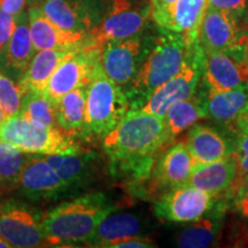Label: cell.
Masks as SVG:
<instances>
[{
  "instance_id": "1",
  "label": "cell",
  "mask_w": 248,
  "mask_h": 248,
  "mask_svg": "<svg viewBox=\"0 0 248 248\" xmlns=\"http://www.w3.org/2000/svg\"><path fill=\"white\" fill-rule=\"evenodd\" d=\"M169 142L163 117L141 109H129L102 138V147L114 177L140 183L150 178L159 152Z\"/></svg>"
},
{
  "instance_id": "2",
  "label": "cell",
  "mask_w": 248,
  "mask_h": 248,
  "mask_svg": "<svg viewBox=\"0 0 248 248\" xmlns=\"http://www.w3.org/2000/svg\"><path fill=\"white\" fill-rule=\"evenodd\" d=\"M150 51L124 92L130 109H139L155 90L175 76L192 57L199 42H191L181 33L157 28Z\"/></svg>"
},
{
  "instance_id": "3",
  "label": "cell",
  "mask_w": 248,
  "mask_h": 248,
  "mask_svg": "<svg viewBox=\"0 0 248 248\" xmlns=\"http://www.w3.org/2000/svg\"><path fill=\"white\" fill-rule=\"evenodd\" d=\"M116 209L109 198L101 192L64 201L43 216L45 243L53 246L86 243L101 219Z\"/></svg>"
},
{
  "instance_id": "4",
  "label": "cell",
  "mask_w": 248,
  "mask_h": 248,
  "mask_svg": "<svg viewBox=\"0 0 248 248\" xmlns=\"http://www.w3.org/2000/svg\"><path fill=\"white\" fill-rule=\"evenodd\" d=\"M129 109V99L122 86L108 78L99 61L86 86L85 123L82 133L102 139Z\"/></svg>"
},
{
  "instance_id": "5",
  "label": "cell",
  "mask_w": 248,
  "mask_h": 248,
  "mask_svg": "<svg viewBox=\"0 0 248 248\" xmlns=\"http://www.w3.org/2000/svg\"><path fill=\"white\" fill-rule=\"evenodd\" d=\"M0 141L8 142L24 154H73L80 147L59 126L40 129L20 115L7 117L0 124Z\"/></svg>"
},
{
  "instance_id": "6",
  "label": "cell",
  "mask_w": 248,
  "mask_h": 248,
  "mask_svg": "<svg viewBox=\"0 0 248 248\" xmlns=\"http://www.w3.org/2000/svg\"><path fill=\"white\" fill-rule=\"evenodd\" d=\"M152 21L151 0H107L100 22L91 31L95 47L144 32Z\"/></svg>"
},
{
  "instance_id": "7",
  "label": "cell",
  "mask_w": 248,
  "mask_h": 248,
  "mask_svg": "<svg viewBox=\"0 0 248 248\" xmlns=\"http://www.w3.org/2000/svg\"><path fill=\"white\" fill-rule=\"evenodd\" d=\"M248 28L229 13L207 7L201 21L198 42L204 54L228 53L244 62Z\"/></svg>"
},
{
  "instance_id": "8",
  "label": "cell",
  "mask_w": 248,
  "mask_h": 248,
  "mask_svg": "<svg viewBox=\"0 0 248 248\" xmlns=\"http://www.w3.org/2000/svg\"><path fill=\"white\" fill-rule=\"evenodd\" d=\"M146 31L101 46L99 60L102 70L120 86H126L131 82L150 51L155 35L146 33Z\"/></svg>"
},
{
  "instance_id": "9",
  "label": "cell",
  "mask_w": 248,
  "mask_h": 248,
  "mask_svg": "<svg viewBox=\"0 0 248 248\" xmlns=\"http://www.w3.org/2000/svg\"><path fill=\"white\" fill-rule=\"evenodd\" d=\"M43 215L26 201H0V235L12 247L31 248L45 243L42 228Z\"/></svg>"
},
{
  "instance_id": "10",
  "label": "cell",
  "mask_w": 248,
  "mask_h": 248,
  "mask_svg": "<svg viewBox=\"0 0 248 248\" xmlns=\"http://www.w3.org/2000/svg\"><path fill=\"white\" fill-rule=\"evenodd\" d=\"M203 60L204 53L200 45H198L184 67L155 90L139 109L152 115L164 117L176 102L193 97L200 84Z\"/></svg>"
},
{
  "instance_id": "11",
  "label": "cell",
  "mask_w": 248,
  "mask_h": 248,
  "mask_svg": "<svg viewBox=\"0 0 248 248\" xmlns=\"http://www.w3.org/2000/svg\"><path fill=\"white\" fill-rule=\"evenodd\" d=\"M99 57L100 48L91 45L71 52L59 64L44 90V94L54 106L66 93L88 86L100 61Z\"/></svg>"
},
{
  "instance_id": "12",
  "label": "cell",
  "mask_w": 248,
  "mask_h": 248,
  "mask_svg": "<svg viewBox=\"0 0 248 248\" xmlns=\"http://www.w3.org/2000/svg\"><path fill=\"white\" fill-rule=\"evenodd\" d=\"M217 197L193 186L177 185L157 198L154 212L164 221L190 223L208 213L216 203Z\"/></svg>"
},
{
  "instance_id": "13",
  "label": "cell",
  "mask_w": 248,
  "mask_h": 248,
  "mask_svg": "<svg viewBox=\"0 0 248 248\" xmlns=\"http://www.w3.org/2000/svg\"><path fill=\"white\" fill-rule=\"evenodd\" d=\"M107 0H43L46 16L62 29L91 33L100 22Z\"/></svg>"
},
{
  "instance_id": "14",
  "label": "cell",
  "mask_w": 248,
  "mask_h": 248,
  "mask_svg": "<svg viewBox=\"0 0 248 248\" xmlns=\"http://www.w3.org/2000/svg\"><path fill=\"white\" fill-rule=\"evenodd\" d=\"M28 22L36 52L42 49L77 51L86 46H93L90 33L62 29L43 13L38 5L30 6L28 9Z\"/></svg>"
},
{
  "instance_id": "15",
  "label": "cell",
  "mask_w": 248,
  "mask_h": 248,
  "mask_svg": "<svg viewBox=\"0 0 248 248\" xmlns=\"http://www.w3.org/2000/svg\"><path fill=\"white\" fill-rule=\"evenodd\" d=\"M15 185L21 194L33 201L58 199L71 190L44 156L28 159Z\"/></svg>"
},
{
  "instance_id": "16",
  "label": "cell",
  "mask_w": 248,
  "mask_h": 248,
  "mask_svg": "<svg viewBox=\"0 0 248 248\" xmlns=\"http://www.w3.org/2000/svg\"><path fill=\"white\" fill-rule=\"evenodd\" d=\"M194 163L185 144H176L157 156L150 178V192L157 198L177 185L184 184Z\"/></svg>"
},
{
  "instance_id": "17",
  "label": "cell",
  "mask_w": 248,
  "mask_h": 248,
  "mask_svg": "<svg viewBox=\"0 0 248 248\" xmlns=\"http://www.w3.org/2000/svg\"><path fill=\"white\" fill-rule=\"evenodd\" d=\"M207 9V0H176L159 11H152V21L157 28L198 42L199 28Z\"/></svg>"
},
{
  "instance_id": "18",
  "label": "cell",
  "mask_w": 248,
  "mask_h": 248,
  "mask_svg": "<svg viewBox=\"0 0 248 248\" xmlns=\"http://www.w3.org/2000/svg\"><path fill=\"white\" fill-rule=\"evenodd\" d=\"M35 53L28 22V12L22 11L15 16L13 35L0 48V71L17 84Z\"/></svg>"
},
{
  "instance_id": "19",
  "label": "cell",
  "mask_w": 248,
  "mask_h": 248,
  "mask_svg": "<svg viewBox=\"0 0 248 248\" xmlns=\"http://www.w3.org/2000/svg\"><path fill=\"white\" fill-rule=\"evenodd\" d=\"M246 70L244 62L228 53L204 54L200 83L206 91L245 89Z\"/></svg>"
},
{
  "instance_id": "20",
  "label": "cell",
  "mask_w": 248,
  "mask_h": 248,
  "mask_svg": "<svg viewBox=\"0 0 248 248\" xmlns=\"http://www.w3.org/2000/svg\"><path fill=\"white\" fill-rule=\"evenodd\" d=\"M185 146L195 168L230 156L233 153L234 139L229 138L221 130L213 126L194 124L188 131Z\"/></svg>"
},
{
  "instance_id": "21",
  "label": "cell",
  "mask_w": 248,
  "mask_h": 248,
  "mask_svg": "<svg viewBox=\"0 0 248 248\" xmlns=\"http://www.w3.org/2000/svg\"><path fill=\"white\" fill-rule=\"evenodd\" d=\"M237 177V160L231 154L224 159L201 164L192 170L184 184L219 195L230 187Z\"/></svg>"
},
{
  "instance_id": "22",
  "label": "cell",
  "mask_w": 248,
  "mask_h": 248,
  "mask_svg": "<svg viewBox=\"0 0 248 248\" xmlns=\"http://www.w3.org/2000/svg\"><path fill=\"white\" fill-rule=\"evenodd\" d=\"M225 207L223 201L217 200L208 213L190 222L176 235V245L181 248L209 247L221 231Z\"/></svg>"
},
{
  "instance_id": "23",
  "label": "cell",
  "mask_w": 248,
  "mask_h": 248,
  "mask_svg": "<svg viewBox=\"0 0 248 248\" xmlns=\"http://www.w3.org/2000/svg\"><path fill=\"white\" fill-rule=\"evenodd\" d=\"M142 228L141 218L135 214L113 212L101 219L85 244L92 247L111 248L117 241L140 235Z\"/></svg>"
},
{
  "instance_id": "24",
  "label": "cell",
  "mask_w": 248,
  "mask_h": 248,
  "mask_svg": "<svg viewBox=\"0 0 248 248\" xmlns=\"http://www.w3.org/2000/svg\"><path fill=\"white\" fill-rule=\"evenodd\" d=\"M71 52L74 51H58V49L37 51L31 59L26 73L17 82V86L22 94L27 91L44 92L55 69Z\"/></svg>"
},
{
  "instance_id": "25",
  "label": "cell",
  "mask_w": 248,
  "mask_h": 248,
  "mask_svg": "<svg viewBox=\"0 0 248 248\" xmlns=\"http://www.w3.org/2000/svg\"><path fill=\"white\" fill-rule=\"evenodd\" d=\"M44 159L70 188H79L91 178L95 154L80 150L73 154L44 155Z\"/></svg>"
},
{
  "instance_id": "26",
  "label": "cell",
  "mask_w": 248,
  "mask_h": 248,
  "mask_svg": "<svg viewBox=\"0 0 248 248\" xmlns=\"http://www.w3.org/2000/svg\"><path fill=\"white\" fill-rule=\"evenodd\" d=\"M202 98L206 119L218 123L233 122L239 111L248 102V92L245 89L228 91H206L200 93Z\"/></svg>"
},
{
  "instance_id": "27",
  "label": "cell",
  "mask_w": 248,
  "mask_h": 248,
  "mask_svg": "<svg viewBox=\"0 0 248 248\" xmlns=\"http://www.w3.org/2000/svg\"><path fill=\"white\" fill-rule=\"evenodd\" d=\"M163 119L168 139L171 142L198 121L206 119L202 98L200 94H194L193 97L176 102L169 108Z\"/></svg>"
},
{
  "instance_id": "28",
  "label": "cell",
  "mask_w": 248,
  "mask_h": 248,
  "mask_svg": "<svg viewBox=\"0 0 248 248\" xmlns=\"http://www.w3.org/2000/svg\"><path fill=\"white\" fill-rule=\"evenodd\" d=\"M86 86L66 93L55 105V121L63 131L83 132L85 123Z\"/></svg>"
},
{
  "instance_id": "29",
  "label": "cell",
  "mask_w": 248,
  "mask_h": 248,
  "mask_svg": "<svg viewBox=\"0 0 248 248\" xmlns=\"http://www.w3.org/2000/svg\"><path fill=\"white\" fill-rule=\"evenodd\" d=\"M18 114L37 128L45 129L57 126L55 106L44 92L27 91L24 93L21 99Z\"/></svg>"
},
{
  "instance_id": "30",
  "label": "cell",
  "mask_w": 248,
  "mask_h": 248,
  "mask_svg": "<svg viewBox=\"0 0 248 248\" xmlns=\"http://www.w3.org/2000/svg\"><path fill=\"white\" fill-rule=\"evenodd\" d=\"M24 153L13 145L0 141V187L16 184L23 164Z\"/></svg>"
},
{
  "instance_id": "31",
  "label": "cell",
  "mask_w": 248,
  "mask_h": 248,
  "mask_svg": "<svg viewBox=\"0 0 248 248\" xmlns=\"http://www.w3.org/2000/svg\"><path fill=\"white\" fill-rule=\"evenodd\" d=\"M22 95L16 83L0 71V108L6 119L18 114Z\"/></svg>"
},
{
  "instance_id": "32",
  "label": "cell",
  "mask_w": 248,
  "mask_h": 248,
  "mask_svg": "<svg viewBox=\"0 0 248 248\" xmlns=\"http://www.w3.org/2000/svg\"><path fill=\"white\" fill-rule=\"evenodd\" d=\"M226 191V199L230 201L232 210L248 222V173L241 178H235Z\"/></svg>"
},
{
  "instance_id": "33",
  "label": "cell",
  "mask_w": 248,
  "mask_h": 248,
  "mask_svg": "<svg viewBox=\"0 0 248 248\" xmlns=\"http://www.w3.org/2000/svg\"><path fill=\"white\" fill-rule=\"evenodd\" d=\"M233 156L237 160V177L241 178L248 173V133H239L234 138Z\"/></svg>"
},
{
  "instance_id": "34",
  "label": "cell",
  "mask_w": 248,
  "mask_h": 248,
  "mask_svg": "<svg viewBox=\"0 0 248 248\" xmlns=\"http://www.w3.org/2000/svg\"><path fill=\"white\" fill-rule=\"evenodd\" d=\"M207 7L229 12L241 21L247 8V0H207Z\"/></svg>"
},
{
  "instance_id": "35",
  "label": "cell",
  "mask_w": 248,
  "mask_h": 248,
  "mask_svg": "<svg viewBox=\"0 0 248 248\" xmlns=\"http://www.w3.org/2000/svg\"><path fill=\"white\" fill-rule=\"evenodd\" d=\"M15 29V16L0 9V48L8 42Z\"/></svg>"
},
{
  "instance_id": "36",
  "label": "cell",
  "mask_w": 248,
  "mask_h": 248,
  "mask_svg": "<svg viewBox=\"0 0 248 248\" xmlns=\"http://www.w3.org/2000/svg\"><path fill=\"white\" fill-rule=\"evenodd\" d=\"M156 247L154 241L150 238L142 237V235H136V237H130L126 239L120 240L114 245L111 248H152Z\"/></svg>"
},
{
  "instance_id": "37",
  "label": "cell",
  "mask_w": 248,
  "mask_h": 248,
  "mask_svg": "<svg viewBox=\"0 0 248 248\" xmlns=\"http://www.w3.org/2000/svg\"><path fill=\"white\" fill-rule=\"evenodd\" d=\"M27 4V0H4L0 5V9L9 15L16 16L18 13L24 11V5Z\"/></svg>"
},
{
  "instance_id": "38",
  "label": "cell",
  "mask_w": 248,
  "mask_h": 248,
  "mask_svg": "<svg viewBox=\"0 0 248 248\" xmlns=\"http://www.w3.org/2000/svg\"><path fill=\"white\" fill-rule=\"evenodd\" d=\"M233 125L237 132L248 133V102L234 119Z\"/></svg>"
},
{
  "instance_id": "39",
  "label": "cell",
  "mask_w": 248,
  "mask_h": 248,
  "mask_svg": "<svg viewBox=\"0 0 248 248\" xmlns=\"http://www.w3.org/2000/svg\"><path fill=\"white\" fill-rule=\"evenodd\" d=\"M173 1H176V0H151L152 11H159V9H162L172 4Z\"/></svg>"
},
{
  "instance_id": "40",
  "label": "cell",
  "mask_w": 248,
  "mask_h": 248,
  "mask_svg": "<svg viewBox=\"0 0 248 248\" xmlns=\"http://www.w3.org/2000/svg\"><path fill=\"white\" fill-rule=\"evenodd\" d=\"M244 64L248 69V32L246 36V42H245V51H244Z\"/></svg>"
},
{
  "instance_id": "41",
  "label": "cell",
  "mask_w": 248,
  "mask_h": 248,
  "mask_svg": "<svg viewBox=\"0 0 248 248\" xmlns=\"http://www.w3.org/2000/svg\"><path fill=\"white\" fill-rule=\"evenodd\" d=\"M241 23L244 24L245 27L248 28V0H247V8H246V12H245L243 18H241Z\"/></svg>"
},
{
  "instance_id": "42",
  "label": "cell",
  "mask_w": 248,
  "mask_h": 248,
  "mask_svg": "<svg viewBox=\"0 0 248 248\" xmlns=\"http://www.w3.org/2000/svg\"><path fill=\"white\" fill-rule=\"evenodd\" d=\"M0 248H12L11 245H9L1 235H0Z\"/></svg>"
},
{
  "instance_id": "43",
  "label": "cell",
  "mask_w": 248,
  "mask_h": 248,
  "mask_svg": "<svg viewBox=\"0 0 248 248\" xmlns=\"http://www.w3.org/2000/svg\"><path fill=\"white\" fill-rule=\"evenodd\" d=\"M42 1L43 0H27V5H29V7H30V6L39 5Z\"/></svg>"
},
{
  "instance_id": "44",
  "label": "cell",
  "mask_w": 248,
  "mask_h": 248,
  "mask_svg": "<svg viewBox=\"0 0 248 248\" xmlns=\"http://www.w3.org/2000/svg\"><path fill=\"white\" fill-rule=\"evenodd\" d=\"M245 90L248 92V69L246 70V74H245Z\"/></svg>"
},
{
  "instance_id": "45",
  "label": "cell",
  "mask_w": 248,
  "mask_h": 248,
  "mask_svg": "<svg viewBox=\"0 0 248 248\" xmlns=\"http://www.w3.org/2000/svg\"><path fill=\"white\" fill-rule=\"evenodd\" d=\"M6 119L5 117V115H4V113H2V110H1V108H0V124H1L2 122H4V120Z\"/></svg>"
},
{
  "instance_id": "46",
  "label": "cell",
  "mask_w": 248,
  "mask_h": 248,
  "mask_svg": "<svg viewBox=\"0 0 248 248\" xmlns=\"http://www.w3.org/2000/svg\"><path fill=\"white\" fill-rule=\"evenodd\" d=\"M2 1H4V0H0V5H1V2H2Z\"/></svg>"
}]
</instances>
